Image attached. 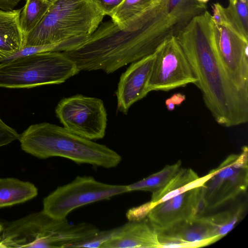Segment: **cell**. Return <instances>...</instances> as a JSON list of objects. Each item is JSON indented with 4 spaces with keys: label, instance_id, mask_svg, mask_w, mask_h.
I'll return each instance as SVG.
<instances>
[{
    "label": "cell",
    "instance_id": "cell-1",
    "mask_svg": "<svg viewBox=\"0 0 248 248\" xmlns=\"http://www.w3.org/2000/svg\"><path fill=\"white\" fill-rule=\"evenodd\" d=\"M176 38L217 123L232 127L247 123L248 92L236 85L221 62L211 14L206 10L194 17Z\"/></svg>",
    "mask_w": 248,
    "mask_h": 248
},
{
    "label": "cell",
    "instance_id": "cell-2",
    "mask_svg": "<svg viewBox=\"0 0 248 248\" xmlns=\"http://www.w3.org/2000/svg\"><path fill=\"white\" fill-rule=\"evenodd\" d=\"M18 140L24 151L41 159L62 157L107 169L116 167L122 160L120 155L107 146L49 123L30 125Z\"/></svg>",
    "mask_w": 248,
    "mask_h": 248
},
{
    "label": "cell",
    "instance_id": "cell-3",
    "mask_svg": "<svg viewBox=\"0 0 248 248\" xmlns=\"http://www.w3.org/2000/svg\"><path fill=\"white\" fill-rule=\"evenodd\" d=\"M105 16L95 0H55L26 36L24 47L62 43L74 50L88 39Z\"/></svg>",
    "mask_w": 248,
    "mask_h": 248
},
{
    "label": "cell",
    "instance_id": "cell-4",
    "mask_svg": "<svg viewBox=\"0 0 248 248\" xmlns=\"http://www.w3.org/2000/svg\"><path fill=\"white\" fill-rule=\"evenodd\" d=\"M0 223L3 248H74L81 236L78 224H71L66 218H53L43 211Z\"/></svg>",
    "mask_w": 248,
    "mask_h": 248
},
{
    "label": "cell",
    "instance_id": "cell-5",
    "mask_svg": "<svg viewBox=\"0 0 248 248\" xmlns=\"http://www.w3.org/2000/svg\"><path fill=\"white\" fill-rule=\"evenodd\" d=\"M80 72L63 52L49 51L0 62V87L31 88L59 84Z\"/></svg>",
    "mask_w": 248,
    "mask_h": 248
},
{
    "label": "cell",
    "instance_id": "cell-6",
    "mask_svg": "<svg viewBox=\"0 0 248 248\" xmlns=\"http://www.w3.org/2000/svg\"><path fill=\"white\" fill-rule=\"evenodd\" d=\"M127 192V186L109 185L91 176H78L45 197L42 211L55 218H66L79 207Z\"/></svg>",
    "mask_w": 248,
    "mask_h": 248
},
{
    "label": "cell",
    "instance_id": "cell-7",
    "mask_svg": "<svg viewBox=\"0 0 248 248\" xmlns=\"http://www.w3.org/2000/svg\"><path fill=\"white\" fill-rule=\"evenodd\" d=\"M248 149L229 155L202 186V200L205 211L219 207L244 193L248 185Z\"/></svg>",
    "mask_w": 248,
    "mask_h": 248
},
{
    "label": "cell",
    "instance_id": "cell-8",
    "mask_svg": "<svg viewBox=\"0 0 248 248\" xmlns=\"http://www.w3.org/2000/svg\"><path fill=\"white\" fill-rule=\"evenodd\" d=\"M55 113L63 127L78 136L93 140L105 135L107 114L100 99L81 94L63 98Z\"/></svg>",
    "mask_w": 248,
    "mask_h": 248
},
{
    "label": "cell",
    "instance_id": "cell-9",
    "mask_svg": "<svg viewBox=\"0 0 248 248\" xmlns=\"http://www.w3.org/2000/svg\"><path fill=\"white\" fill-rule=\"evenodd\" d=\"M154 59L147 84L148 92L169 91L197 81L176 36L164 41L154 52Z\"/></svg>",
    "mask_w": 248,
    "mask_h": 248
},
{
    "label": "cell",
    "instance_id": "cell-10",
    "mask_svg": "<svg viewBox=\"0 0 248 248\" xmlns=\"http://www.w3.org/2000/svg\"><path fill=\"white\" fill-rule=\"evenodd\" d=\"M205 211L202 186L155 204L147 217L156 230L166 229L181 221L202 216Z\"/></svg>",
    "mask_w": 248,
    "mask_h": 248
},
{
    "label": "cell",
    "instance_id": "cell-11",
    "mask_svg": "<svg viewBox=\"0 0 248 248\" xmlns=\"http://www.w3.org/2000/svg\"><path fill=\"white\" fill-rule=\"evenodd\" d=\"M215 37L219 57L229 77L238 87L248 92V41L215 24Z\"/></svg>",
    "mask_w": 248,
    "mask_h": 248
},
{
    "label": "cell",
    "instance_id": "cell-12",
    "mask_svg": "<svg viewBox=\"0 0 248 248\" xmlns=\"http://www.w3.org/2000/svg\"><path fill=\"white\" fill-rule=\"evenodd\" d=\"M156 232L159 248H200L220 240L207 217L202 216L180 222Z\"/></svg>",
    "mask_w": 248,
    "mask_h": 248
},
{
    "label": "cell",
    "instance_id": "cell-13",
    "mask_svg": "<svg viewBox=\"0 0 248 248\" xmlns=\"http://www.w3.org/2000/svg\"><path fill=\"white\" fill-rule=\"evenodd\" d=\"M154 59V53L132 62L120 78L116 95L117 108L126 114L130 107L149 93V81Z\"/></svg>",
    "mask_w": 248,
    "mask_h": 248
},
{
    "label": "cell",
    "instance_id": "cell-14",
    "mask_svg": "<svg viewBox=\"0 0 248 248\" xmlns=\"http://www.w3.org/2000/svg\"><path fill=\"white\" fill-rule=\"evenodd\" d=\"M159 246L156 231L146 217L140 220L129 221L110 230L100 248H155Z\"/></svg>",
    "mask_w": 248,
    "mask_h": 248
},
{
    "label": "cell",
    "instance_id": "cell-15",
    "mask_svg": "<svg viewBox=\"0 0 248 248\" xmlns=\"http://www.w3.org/2000/svg\"><path fill=\"white\" fill-rule=\"evenodd\" d=\"M21 11L0 9V61L24 47L26 36L20 24Z\"/></svg>",
    "mask_w": 248,
    "mask_h": 248
},
{
    "label": "cell",
    "instance_id": "cell-16",
    "mask_svg": "<svg viewBox=\"0 0 248 248\" xmlns=\"http://www.w3.org/2000/svg\"><path fill=\"white\" fill-rule=\"evenodd\" d=\"M204 183L202 177L192 169L181 168L162 188L152 193L150 202L155 206L193 188L201 186Z\"/></svg>",
    "mask_w": 248,
    "mask_h": 248
},
{
    "label": "cell",
    "instance_id": "cell-17",
    "mask_svg": "<svg viewBox=\"0 0 248 248\" xmlns=\"http://www.w3.org/2000/svg\"><path fill=\"white\" fill-rule=\"evenodd\" d=\"M219 10V26L227 27L248 41V0H229Z\"/></svg>",
    "mask_w": 248,
    "mask_h": 248
},
{
    "label": "cell",
    "instance_id": "cell-18",
    "mask_svg": "<svg viewBox=\"0 0 248 248\" xmlns=\"http://www.w3.org/2000/svg\"><path fill=\"white\" fill-rule=\"evenodd\" d=\"M37 194V188L30 182L13 178L0 179V208L24 202Z\"/></svg>",
    "mask_w": 248,
    "mask_h": 248
},
{
    "label": "cell",
    "instance_id": "cell-19",
    "mask_svg": "<svg viewBox=\"0 0 248 248\" xmlns=\"http://www.w3.org/2000/svg\"><path fill=\"white\" fill-rule=\"evenodd\" d=\"M179 160L172 165H168L160 171L138 182L127 185L129 192L145 191L154 193L164 187L181 168Z\"/></svg>",
    "mask_w": 248,
    "mask_h": 248
},
{
    "label": "cell",
    "instance_id": "cell-20",
    "mask_svg": "<svg viewBox=\"0 0 248 248\" xmlns=\"http://www.w3.org/2000/svg\"><path fill=\"white\" fill-rule=\"evenodd\" d=\"M52 1L47 0H26L20 15V24L26 36L42 19Z\"/></svg>",
    "mask_w": 248,
    "mask_h": 248
},
{
    "label": "cell",
    "instance_id": "cell-21",
    "mask_svg": "<svg viewBox=\"0 0 248 248\" xmlns=\"http://www.w3.org/2000/svg\"><path fill=\"white\" fill-rule=\"evenodd\" d=\"M244 204L207 217L217 237L220 239L228 234L243 217Z\"/></svg>",
    "mask_w": 248,
    "mask_h": 248
},
{
    "label": "cell",
    "instance_id": "cell-22",
    "mask_svg": "<svg viewBox=\"0 0 248 248\" xmlns=\"http://www.w3.org/2000/svg\"><path fill=\"white\" fill-rule=\"evenodd\" d=\"M154 0H124L110 16L111 20L121 28L146 9Z\"/></svg>",
    "mask_w": 248,
    "mask_h": 248
},
{
    "label": "cell",
    "instance_id": "cell-23",
    "mask_svg": "<svg viewBox=\"0 0 248 248\" xmlns=\"http://www.w3.org/2000/svg\"><path fill=\"white\" fill-rule=\"evenodd\" d=\"M20 134L6 124L0 117V147L18 140Z\"/></svg>",
    "mask_w": 248,
    "mask_h": 248
},
{
    "label": "cell",
    "instance_id": "cell-24",
    "mask_svg": "<svg viewBox=\"0 0 248 248\" xmlns=\"http://www.w3.org/2000/svg\"><path fill=\"white\" fill-rule=\"evenodd\" d=\"M154 206L150 201L139 206L130 209L126 216L129 221H137L147 217L149 212Z\"/></svg>",
    "mask_w": 248,
    "mask_h": 248
},
{
    "label": "cell",
    "instance_id": "cell-25",
    "mask_svg": "<svg viewBox=\"0 0 248 248\" xmlns=\"http://www.w3.org/2000/svg\"><path fill=\"white\" fill-rule=\"evenodd\" d=\"M106 16H110L124 0H95Z\"/></svg>",
    "mask_w": 248,
    "mask_h": 248
},
{
    "label": "cell",
    "instance_id": "cell-26",
    "mask_svg": "<svg viewBox=\"0 0 248 248\" xmlns=\"http://www.w3.org/2000/svg\"><path fill=\"white\" fill-rule=\"evenodd\" d=\"M169 99L175 106H178L186 100V96L181 93H177L173 94Z\"/></svg>",
    "mask_w": 248,
    "mask_h": 248
},
{
    "label": "cell",
    "instance_id": "cell-27",
    "mask_svg": "<svg viewBox=\"0 0 248 248\" xmlns=\"http://www.w3.org/2000/svg\"><path fill=\"white\" fill-rule=\"evenodd\" d=\"M165 104L169 110L172 111L175 109V105L170 101L169 98L166 100Z\"/></svg>",
    "mask_w": 248,
    "mask_h": 248
},
{
    "label": "cell",
    "instance_id": "cell-28",
    "mask_svg": "<svg viewBox=\"0 0 248 248\" xmlns=\"http://www.w3.org/2000/svg\"><path fill=\"white\" fill-rule=\"evenodd\" d=\"M10 0H0V9L6 10L9 4Z\"/></svg>",
    "mask_w": 248,
    "mask_h": 248
},
{
    "label": "cell",
    "instance_id": "cell-29",
    "mask_svg": "<svg viewBox=\"0 0 248 248\" xmlns=\"http://www.w3.org/2000/svg\"><path fill=\"white\" fill-rule=\"evenodd\" d=\"M198 2L206 4L209 0H195Z\"/></svg>",
    "mask_w": 248,
    "mask_h": 248
},
{
    "label": "cell",
    "instance_id": "cell-30",
    "mask_svg": "<svg viewBox=\"0 0 248 248\" xmlns=\"http://www.w3.org/2000/svg\"><path fill=\"white\" fill-rule=\"evenodd\" d=\"M2 230V226L1 224V223L0 222V232H1Z\"/></svg>",
    "mask_w": 248,
    "mask_h": 248
},
{
    "label": "cell",
    "instance_id": "cell-31",
    "mask_svg": "<svg viewBox=\"0 0 248 248\" xmlns=\"http://www.w3.org/2000/svg\"><path fill=\"white\" fill-rule=\"evenodd\" d=\"M0 248H3V246L2 245L1 242V237H0Z\"/></svg>",
    "mask_w": 248,
    "mask_h": 248
},
{
    "label": "cell",
    "instance_id": "cell-32",
    "mask_svg": "<svg viewBox=\"0 0 248 248\" xmlns=\"http://www.w3.org/2000/svg\"><path fill=\"white\" fill-rule=\"evenodd\" d=\"M47 0L50 1H54L55 0Z\"/></svg>",
    "mask_w": 248,
    "mask_h": 248
}]
</instances>
